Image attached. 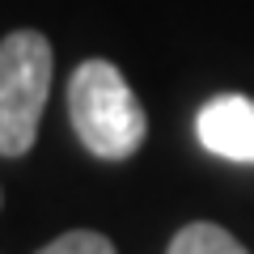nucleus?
Returning a JSON list of instances; mask_svg holds the SVG:
<instances>
[{"instance_id":"obj_1","label":"nucleus","mask_w":254,"mask_h":254,"mask_svg":"<svg viewBox=\"0 0 254 254\" xmlns=\"http://www.w3.org/2000/svg\"><path fill=\"white\" fill-rule=\"evenodd\" d=\"M68 115L76 140L102 161H127L148 136V115L127 76L110 60H85L68 81Z\"/></svg>"},{"instance_id":"obj_2","label":"nucleus","mask_w":254,"mask_h":254,"mask_svg":"<svg viewBox=\"0 0 254 254\" xmlns=\"http://www.w3.org/2000/svg\"><path fill=\"white\" fill-rule=\"evenodd\" d=\"M55 51L38 30L0 38V157H26L38 140L43 106L51 93Z\"/></svg>"},{"instance_id":"obj_6","label":"nucleus","mask_w":254,"mask_h":254,"mask_svg":"<svg viewBox=\"0 0 254 254\" xmlns=\"http://www.w3.org/2000/svg\"><path fill=\"white\" fill-rule=\"evenodd\" d=\"M0 203H4V195H0Z\"/></svg>"},{"instance_id":"obj_4","label":"nucleus","mask_w":254,"mask_h":254,"mask_svg":"<svg viewBox=\"0 0 254 254\" xmlns=\"http://www.w3.org/2000/svg\"><path fill=\"white\" fill-rule=\"evenodd\" d=\"M165 254H250L229 229L212 225V220H190L187 229H178Z\"/></svg>"},{"instance_id":"obj_3","label":"nucleus","mask_w":254,"mask_h":254,"mask_svg":"<svg viewBox=\"0 0 254 254\" xmlns=\"http://www.w3.org/2000/svg\"><path fill=\"white\" fill-rule=\"evenodd\" d=\"M195 136L208 153L225 161L254 165V102L242 93H220L195 115Z\"/></svg>"},{"instance_id":"obj_5","label":"nucleus","mask_w":254,"mask_h":254,"mask_svg":"<svg viewBox=\"0 0 254 254\" xmlns=\"http://www.w3.org/2000/svg\"><path fill=\"white\" fill-rule=\"evenodd\" d=\"M38 254H119L115 242L106 233H93V229H72V233H60L55 242H47Z\"/></svg>"}]
</instances>
